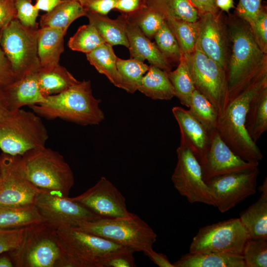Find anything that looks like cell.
Masks as SVG:
<instances>
[{
  "instance_id": "1",
  "label": "cell",
  "mask_w": 267,
  "mask_h": 267,
  "mask_svg": "<svg viewBox=\"0 0 267 267\" xmlns=\"http://www.w3.org/2000/svg\"><path fill=\"white\" fill-rule=\"evenodd\" d=\"M240 19L229 24L231 45L226 67L228 103L267 76V54L258 45L248 23Z\"/></svg>"
},
{
  "instance_id": "2",
  "label": "cell",
  "mask_w": 267,
  "mask_h": 267,
  "mask_svg": "<svg viewBox=\"0 0 267 267\" xmlns=\"http://www.w3.org/2000/svg\"><path fill=\"white\" fill-rule=\"evenodd\" d=\"M100 101L93 95L89 80L79 81L67 90L29 107L40 117L57 118L82 126L96 125L104 119Z\"/></svg>"
},
{
  "instance_id": "3",
  "label": "cell",
  "mask_w": 267,
  "mask_h": 267,
  "mask_svg": "<svg viewBox=\"0 0 267 267\" xmlns=\"http://www.w3.org/2000/svg\"><path fill=\"white\" fill-rule=\"evenodd\" d=\"M267 87V76L252 84L227 104L218 117L217 131L222 140L241 159L259 163L263 155L245 127L246 116L252 99Z\"/></svg>"
},
{
  "instance_id": "4",
  "label": "cell",
  "mask_w": 267,
  "mask_h": 267,
  "mask_svg": "<svg viewBox=\"0 0 267 267\" xmlns=\"http://www.w3.org/2000/svg\"><path fill=\"white\" fill-rule=\"evenodd\" d=\"M22 169L29 181L40 190L69 197L74 184L73 173L63 156L45 146L21 156Z\"/></svg>"
},
{
  "instance_id": "5",
  "label": "cell",
  "mask_w": 267,
  "mask_h": 267,
  "mask_svg": "<svg viewBox=\"0 0 267 267\" xmlns=\"http://www.w3.org/2000/svg\"><path fill=\"white\" fill-rule=\"evenodd\" d=\"M56 227L45 222L28 226L17 249L7 252L15 267H70L60 246Z\"/></svg>"
},
{
  "instance_id": "6",
  "label": "cell",
  "mask_w": 267,
  "mask_h": 267,
  "mask_svg": "<svg viewBox=\"0 0 267 267\" xmlns=\"http://www.w3.org/2000/svg\"><path fill=\"white\" fill-rule=\"evenodd\" d=\"M78 228L144 254L153 250L157 235L137 215L130 213L115 218H99L79 223Z\"/></svg>"
},
{
  "instance_id": "7",
  "label": "cell",
  "mask_w": 267,
  "mask_h": 267,
  "mask_svg": "<svg viewBox=\"0 0 267 267\" xmlns=\"http://www.w3.org/2000/svg\"><path fill=\"white\" fill-rule=\"evenodd\" d=\"M56 232L70 267H104L110 257L128 248L76 226L61 225Z\"/></svg>"
},
{
  "instance_id": "8",
  "label": "cell",
  "mask_w": 267,
  "mask_h": 267,
  "mask_svg": "<svg viewBox=\"0 0 267 267\" xmlns=\"http://www.w3.org/2000/svg\"><path fill=\"white\" fill-rule=\"evenodd\" d=\"M48 132L41 117L20 109L0 122V149L3 153L22 156L45 146Z\"/></svg>"
},
{
  "instance_id": "9",
  "label": "cell",
  "mask_w": 267,
  "mask_h": 267,
  "mask_svg": "<svg viewBox=\"0 0 267 267\" xmlns=\"http://www.w3.org/2000/svg\"><path fill=\"white\" fill-rule=\"evenodd\" d=\"M38 30L24 26L16 18L0 30V46L16 80L37 73L41 68L38 54Z\"/></svg>"
},
{
  "instance_id": "10",
  "label": "cell",
  "mask_w": 267,
  "mask_h": 267,
  "mask_svg": "<svg viewBox=\"0 0 267 267\" xmlns=\"http://www.w3.org/2000/svg\"><path fill=\"white\" fill-rule=\"evenodd\" d=\"M195 89L213 105L219 116L228 103L226 70L197 46L185 55Z\"/></svg>"
},
{
  "instance_id": "11",
  "label": "cell",
  "mask_w": 267,
  "mask_h": 267,
  "mask_svg": "<svg viewBox=\"0 0 267 267\" xmlns=\"http://www.w3.org/2000/svg\"><path fill=\"white\" fill-rule=\"evenodd\" d=\"M249 238L239 218H231L201 227L192 238L189 253L241 255Z\"/></svg>"
},
{
  "instance_id": "12",
  "label": "cell",
  "mask_w": 267,
  "mask_h": 267,
  "mask_svg": "<svg viewBox=\"0 0 267 267\" xmlns=\"http://www.w3.org/2000/svg\"><path fill=\"white\" fill-rule=\"evenodd\" d=\"M177 162L171 179L175 189L190 203H201L215 207L210 188L203 178L201 166L190 148L180 143Z\"/></svg>"
},
{
  "instance_id": "13",
  "label": "cell",
  "mask_w": 267,
  "mask_h": 267,
  "mask_svg": "<svg viewBox=\"0 0 267 267\" xmlns=\"http://www.w3.org/2000/svg\"><path fill=\"white\" fill-rule=\"evenodd\" d=\"M258 167L227 174L206 181L215 202V207L225 213L248 197L257 189Z\"/></svg>"
},
{
  "instance_id": "14",
  "label": "cell",
  "mask_w": 267,
  "mask_h": 267,
  "mask_svg": "<svg viewBox=\"0 0 267 267\" xmlns=\"http://www.w3.org/2000/svg\"><path fill=\"white\" fill-rule=\"evenodd\" d=\"M0 205L20 206L34 204L40 190L26 178L19 156L1 154Z\"/></svg>"
},
{
  "instance_id": "15",
  "label": "cell",
  "mask_w": 267,
  "mask_h": 267,
  "mask_svg": "<svg viewBox=\"0 0 267 267\" xmlns=\"http://www.w3.org/2000/svg\"><path fill=\"white\" fill-rule=\"evenodd\" d=\"M34 204L46 222L56 228L77 226L82 222L100 218L80 203L53 192L40 190Z\"/></svg>"
},
{
  "instance_id": "16",
  "label": "cell",
  "mask_w": 267,
  "mask_h": 267,
  "mask_svg": "<svg viewBox=\"0 0 267 267\" xmlns=\"http://www.w3.org/2000/svg\"><path fill=\"white\" fill-rule=\"evenodd\" d=\"M100 218L128 216L126 199L107 178L102 177L92 187L80 195L70 197Z\"/></svg>"
},
{
  "instance_id": "17",
  "label": "cell",
  "mask_w": 267,
  "mask_h": 267,
  "mask_svg": "<svg viewBox=\"0 0 267 267\" xmlns=\"http://www.w3.org/2000/svg\"><path fill=\"white\" fill-rule=\"evenodd\" d=\"M196 46L226 70L228 58L226 25L221 13L200 14Z\"/></svg>"
},
{
  "instance_id": "18",
  "label": "cell",
  "mask_w": 267,
  "mask_h": 267,
  "mask_svg": "<svg viewBox=\"0 0 267 267\" xmlns=\"http://www.w3.org/2000/svg\"><path fill=\"white\" fill-rule=\"evenodd\" d=\"M259 164L244 161L234 153L216 129L211 133L210 147L205 161L201 166L206 182L216 177L258 167Z\"/></svg>"
},
{
  "instance_id": "19",
  "label": "cell",
  "mask_w": 267,
  "mask_h": 267,
  "mask_svg": "<svg viewBox=\"0 0 267 267\" xmlns=\"http://www.w3.org/2000/svg\"><path fill=\"white\" fill-rule=\"evenodd\" d=\"M173 114L179 126L180 143L192 151L202 165L205 161L211 142V133L188 112L180 106L172 109Z\"/></svg>"
},
{
  "instance_id": "20",
  "label": "cell",
  "mask_w": 267,
  "mask_h": 267,
  "mask_svg": "<svg viewBox=\"0 0 267 267\" xmlns=\"http://www.w3.org/2000/svg\"><path fill=\"white\" fill-rule=\"evenodd\" d=\"M126 31L130 58L142 62L147 60L150 65L158 67L166 72L171 71V64L161 52L156 44L142 33L136 24L128 20L126 15Z\"/></svg>"
},
{
  "instance_id": "21",
  "label": "cell",
  "mask_w": 267,
  "mask_h": 267,
  "mask_svg": "<svg viewBox=\"0 0 267 267\" xmlns=\"http://www.w3.org/2000/svg\"><path fill=\"white\" fill-rule=\"evenodd\" d=\"M2 88L12 112L22 109L24 106L39 104L46 100L39 86L37 73L17 79Z\"/></svg>"
},
{
  "instance_id": "22",
  "label": "cell",
  "mask_w": 267,
  "mask_h": 267,
  "mask_svg": "<svg viewBox=\"0 0 267 267\" xmlns=\"http://www.w3.org/2000/svg\"><path fill=\"white\" fill-rule=\"evenodd\" d=\"M259 190L258 199L242 212L239 218L249 237L267 240V178Z\"/></svg>"
},
{
  "instance_id": "23",
  "label": "cell",
  "mask_w": 267,
  "mask_h": 267,
  "mask_svg": "<svg viewBox=\"0 0 267 267\" xmlns=\"http://www.w3.org/2000/svg\"><path fill=\"white\" fill-rule=\"evenodd\" d=\"M62 30L44 27L38 30V54L42 67H47L59 64L60 55L64 50Z\"/></svg>"
},
{
  "instance_id": "24",
  "label": "cell",
  "mask_w": 267,
  "mask_h": 267,
  "mask_svg": "<svg viewBox=\"0 0 267 267\" xmlns=\"http://www.w3.org/2000/svg\"><path fill=\"white\" fill-rule=\"evenodd\" d=\"M173 265L174 267H245L242 255L219 252L188 253Z\"/></svg>"
},
{
  "instance_id": "25",
  "label": "cell",
  "mask_w": 267,
  "mask_h": 267,
  "mask_svg": "<svg viewBox=\"0 0 267 267\" xmlns=\"http://www.w3.org/2000/svg\"><path fill=\"white\" fill-rule=\"evenodd\" d=\"M86 16L89 23L96 29L106 43L111 46L122 45L128 48L125 14L122 13L116 19H112L107 15L87 11Z\"/></svg>"
},
{
  "instance_id": "26",
  "label": "cell",
  "mask_w": 267,
  "mask_h": 267,
  "mask_svg": "<svg viewBox=\"0 0 267 267\" xmlns=\"http://www.w3.org/2000/svg\"><path fill=\"white\" fill-rule=\"evenodd\" d=\"M87 10L79 0H65L51 11L41 16V27L59 29L66 34L71 23L86 16Z\"/></svg>"
},
{
  "instance_id": "27",
  "label": "cell",
  "mask_w": 267,
  "mask_h": 267,
  "mask_svg": "<svg viewBox=\"0 0 267 267\" xmlns=\"http://www.w3.org/2000/svg\"><path fill=\"white\" fill-rule=\"evenodd\" d=\"M37 78L40 90L45 98L60 93L79 82L59 64L41 68L37 72Z\"/></svg>"
},
{
  "instance_id": "28",
  "label": "cell",
  "mask_w": 267,
  "mask_h": 267,
  "mask_svg": "<svg viewBox=\"0 0 267 267\" xmlns=\"http://www.w3.org/2000/svg\"><path fill=\"white\" fill-rule=\"evenodd\" d=\"M45 222L35 204L0 205V229L21 228Z\"/></svg>"
},
{
  "instance_id": "29",
  "label": "cell",
  "mask_w": 267,
  "mask_h": 267,
  "mask_svg": "<svg viewBox=\"0 0 267 267\" xmlns=\"http://www.w3.org/2000/svg\"><path fill=\"white\" fill-rule=\"evenodd\" d=\"M138 90L154 100H168L175 96L167 72L152 65L143 76Z\"/></svg>"
},
{
  "instance_id": "30",
  "label": "cell",
  "mask_w": 267,
  "mask_h": 267,
  "mask_svg": "<svg viewBox=\"0 0 267 267\" xmlns=\"http://www.w3.org/2000/svg\"><path fill=\"white\" fill-rule=\"evenodd\" d=\"M245 127L255 143L267 130V87L251 101L246 116Z\"/></svg>"
},
{
  "instance_id": "31",
  "label": "cell",
  "mask_w": 267,
  "mask_h": 267,
  "mask_svg": "<svg viewBox=\"0 0 267 267\" xmlns=\"http://www.w3.org/2000/svg\"><path fill=\"white\" fill-rule=\"evenodd\" d=\"M90 64L105 75L115 87L121 89L122 80L117 67V58L112 46L104 43L86 54Z\"/></svg>"
},
{
  "instance_id": "32",
  "label": "cell",
  "mask_w": 267,
  "mask_h": 267,
  "mask_svg": "<svg viewBox=\"0 0 267 267\" xmlns=\"http://www.w3.org/2000/svg\"><path fill=\"white\" fill-rule=\"evenodd\" d=\"M145 3L161 12L165 17L190 22L199 19V11L189 0H145Z\"/></svg>"
},
{
  "instance_id": "33",
  "label": "cell",
  "mask_w": 267,
  "mask_h": 267,
  "mask_svg": "<svg viewBox=\"0 0 267 267\" xmlns=\"http://www.w3.org/2000/svg\"><path fill=\"white\" fill-rule=\"evenodd\" d=\"M173 87L175 96L180 103L189 107L190 100L195 89L185 56L182 54L177 68L167 72Z\"/></svg>"
},
{
  "instance_id": "34",
  "label": "cell",
  "mask_w": 267,
  "mask_h": 267,
  "mask_svg": "<svg viewBox=\"0 0 267 267\" xmlns=\"http://www.w3.org/2000/svg\"><path fill=\"white\" fill-rule=\"evenodd\" d=\"M116 64L122 80L121 89L130 93L138 90L149 66L134 58L123 59L118 57Z\"/></svg>"
},
{
  "instance_id": "35",
  "label": "cell",
  "mask_w": 267,
  "mask_h": 267,
  "mask_svg": "<svg viewBox=\"0 0 267 267\" xmlns=\"http://www.w3.org/2000/svg\"><path fill=\"white\" fill-rule=\"evenodd\" d=\"M188 108L189 113L210 133L216 130L218 114L211 102L196 89L192 94Z\"/></svg>"
},
{
  "instance_id": "36",
  "label": "cell",
  "mask_w": 267,
  "mask_h": 267,
  "mask_svg": "<svg viewBox=\"0 0 267 267\" xmlns=\"http://www.w3.org/2000/svg\"><path fill=\"white\" fill-rule=\"evenodd\" d=\"M166 21L175 35L182 54L188 55L195 49L198 35V23L166 17Z\"/></svg>"
},
{
  "instance_id": "37",
  "label": "cell",
  "mask_w": 267,
  "mask_h": 267,
  "mask_svg": "<svg viewBox=\"0 0 267 267\" xmlns=\"http://www.w3.org/2000/svg\"><path fill=\"white\" fill-rule=\"evenodd\" d=\"M125 14L128 19L136 24L149 39L154 37L166 20L161 12L146 4L135 12Z\"/></svg>"
},
{
  "instance_id": "38",
  "label": "cell",
  "mask_w": 267,
  "mask_h": 267,
  "mask_svg": "<svg viewBox=\"0 0 267 267\" xmlns=\"http://www.w3.org/2000/svg\"><path fill=\"white\" fill-rule=\"evenodd\" d=\"M104 43L96 29L89 23L78 28L69 40L68 45L72 50L87 54Z\"/></svg>"
},
{
  "instance_id": "39",
  "label": "cell",
  "mask_w": 267,
  "mask_h": 267,
  "mask_svg": "<svg viewBox=\"0 0 267 267\" xmlns=\"http://www.w3.org/2000/svg\"><path fill=\"white\" fill-rule=\"evenodd\" d=\"M154 38L157 47L169 63L171 64L172 63L178 64L182 53L178 41L166 20Z\"/></svg>"
},
{
  "instance_id": "40",
  "label": "cell",
  "mask_w": 267,
  "mask_h": 267,
  "mask_svg": "<svg viewBox=\"0 0 267 267\" xmlns=\"http://www.w3.org/2000/svg\"><path fill=\"white\" fill-rule=\"evenodd\" d=\"M241 255L245 267H267V240L249 238Z\"/></svg>"
},
{
  "instance_id": "41",
  "label": "cell",
  "mask_w": 267,
  "mask_h": 267,
  "mask_svg": "<svg viewBox=\"0 0 267 267\" xmlns=\"http://www.w3.org/2000/svg\"><path fill=\"white\" fill-rule=\"evenodd\" d=\"M28 226L0 229V255L18 248L25 238Z\"/></svg>"
},
{
  "instance_id": "42",
  "label": "cell",
  "mask_w": 267,
  "mask_h": 267,
  "mask_svg": "<svg viewBox=\"0 0 267 267\" xmlns=\"http://www.w3.org/2000/svg\"><path fill=\"white\" fill-rule=\"evenodd\" d=\"M16 18L24 26L38 28L37 18L39 10L32 3V0H14Z\"/></svg>"
},
{
  "instance_id": "43",
  "label": "cell",
  "mask_w": 267,
  "mask_h": 267,
  "mask_svg": "<svg viewBox=\"0 0 267 267\" xmlns=\"http://www.w3.org/2000/svg\"><path fill=\"white\" fill-rule=\"evenodd\" d=\"M249 26L258 45L267 54V12L264 6Z\"/></svg>"
},
{
  "instance_id": "44",
  "label": "cell",
  "mask_w": 267,
  "mask_h": 267,
  "mask_svg": "<svg viewBox=\"0 0 267 267\" xmlns=\"http://www.w3.org/2000/svg\"><path fill=\"white\" fill-rule=\"evenodd\" d=\"M262 0H239L236 8L237 16L250 25L261 10Z\"/></svg>"
},
{
  "instance_id": "45",
  "label": "cell",
  "mask_w": 267,
  "mask_h": 267,
  "mask_svg": "<svg viewBox=\"0 0 267 267\" xmlns=\"http://www.w3.org/2000/svg\"><path fill=\"white\" fill-rule=\"evenodd\" d=\"M133 250L127 248L110 257L105 263L104 267H135Z\"/></svg>"
},
{
  "instance_id": "46",
  "label": "cell",
  "mask_w": 267,
  "mask_h": 267,
  "mask_svg": "<svg viewBox=\"0 0 267 267\" xmlns=\"http://www.w3.org/2000/svg\"><path fill=\"white\" fill-rule=\"evenodd\" d=\"M0 87H4L16 80L10 64L0 46Z\"/></svg>"
},
{
  "instance_id": "47",
  "label": "cell",
  "mask_w": 267,
  "mask_h": 267,
  "mask_svg": "<svg viewBox=\"0 0 267 267\" xmlns=\"http://www.w3.org/2000/svg\"><path fill=\"white\" fill-rule=\"evenodd\" d=\"M118 0H91L83 5L88 11L102 15H107L115 9Z\"/></svg>"
},
{
  "instance_id": "48",
  "label": "cell",
  "mask_w": 267,
  "mask_h": 267,
  "mask_svg": "<svg viewBox=\"0 0 267 267\" xmlns=\"http://www.w3.org/2000/svg\"><path fill=\"white\" fill-rule=\"evenodd\" d=\"M16 18L14 0H0V30Z\"/></svg>"
},
{
  "instance_id": "49",
  "label": "cell",
  "mask_w": 267,
  "mask_h": 267,
  "mask_svg": "<svg viewBox=\"0 0 267 267\" xmlns=\"http://www.w3.org/2000/svg\"><path fill=\"white\" fill-rule=\"evenodd\" d=\"M145 4V0H118L115 9L127 14L137 11Z\"/></svg>"
},
{
  "instance_id": "50",
  "label": "cell",
  "mask_w": 267,
  "mask_h": 267,
  "mask_svg": "<svg viewBox=\"0 0 267 267\" xmlns=\"http://www.w3.org/2000/svg\"><path fill=\"white\" fill-rule=\"evenodd\" d=\"M198 9L200 14L205 13H215L219 12L216 5V0H189Z\"/></svg>"
},
{
  "instance_id": "51",
  "label": "cell",
  "mask_w": 267,
  "mask_h": 267,
  "mask_svg": "<svg viewBox=\"0 0 267 267\" xmlns=\"http://www.w3.org/2000/svg\"><path fill=\"white\" fill-rule=\"evenodd\" d=\"M145 255L159 267H174L173 264L170 262L167 256L163 253H158L153 249Z\"/></svg>"
},
{
  "instance_id": "52",
  "label": "cell",
  "mask_w": 267,
  "mask_h": 267,
  "mask_svg": "<svg viewBox=\"0 0 267 267\" xmlns=\"http://www.w3.org/2000/svg\"><path fill=\"white\" fill-rule=\"evenodd\" d=\"M65 0H36L35 7L39 10L49 12Z\"/></svg>"
},
{
  "instance_id": "53",
  "label": "cell",
  "mask_w": 267,
  "mask_h": 267,
  "mask_svg": "<svg viewBox=\"0 0 267 267\" xmlns=\"http://www.w3.org/2000/svg\"><path fill=\"white\" fill-rule=\"evenodd\" d=\"M11 112L9 108L2 88L0 87V122L7 118Z\"/></svg>"
},
{
  "instance_id": "54",
  "label": "cell",
  "mask_w": 267,
  "mask_h": 267,
  "mask_svg": "<svg viewBox=\"0 0 267 267\" xmlns=\"http://www.w3.org/2000/svg\"><path fill=\"white\" fill-rule=\"evenodd\" d=\"M216 5L218 8L227 13L234 7L233 0H216Z\"/></svg>"
},
{
  "instance_id": "55",
  "label": "cell",
  "mask_w": 267,
  "mask_h": 267,
  "mask_svg": "<svg viewBox=\"0 0 267 267\" xmlns=\"http://www.w3.org/2000/svg\"><path fill=\"white\" fill-rule=\"evenodd\" d=\"M14 264L9 256L7 254H4L0 256V267H13Z\"/></svg>"
},
{
  "instance_id": "56",
  "label": "cell",
  "mask_w": 267,
  "mask_h": 267,
  "mask_svg": "<svg viewBox=\"0 0 267 267\" xmlns=\"http://www.w3.org/2000/svg\"><path fill=\"white\" fill-rule=\"evenodd\" d=\"M90 0H79V1L81 2V3L84 5V4H85L86 2L90 1Z\"/></svg>"
},
{
  "instance_id": "57",
  "label": "cell",
  "mask_w": 267,
  "mask_h": 267,
  "mask_svg": "<svg viewBox=\"0 0 267 267\" xmlns=\"http://www.w3.org/2000/svg\"><path fill=\"white\" fill-rule=\"evenodd\" d=\"M1 155H0V165H1Z\"/></svg>"
}]
</instances>
